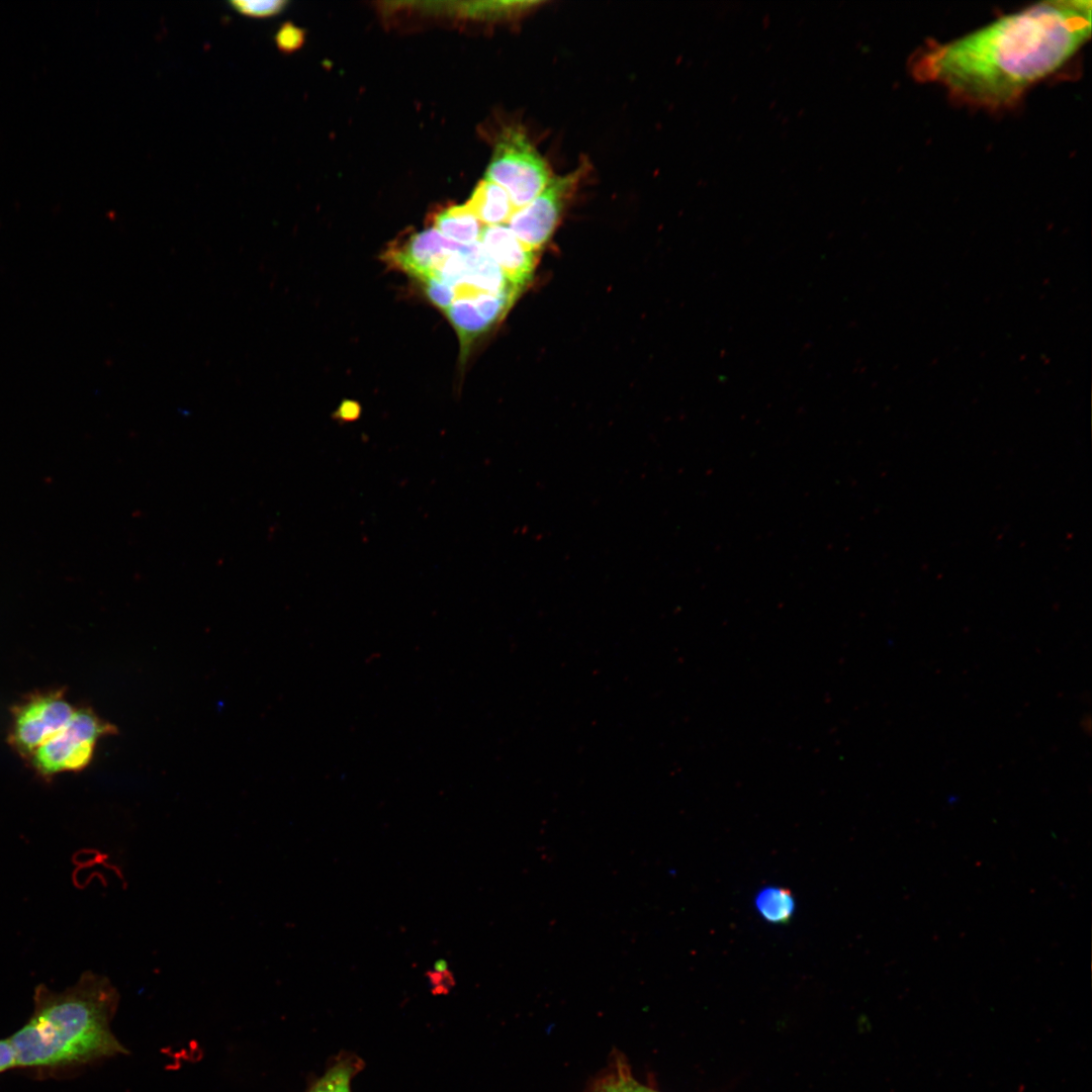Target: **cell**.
<instances>
[{
    "mask_svg": "<svg viewBox=\"0 0 1092 1092\" xmlns=\"http://www.w3.org/2000/svg\"><path fill=\"white\" fill-rule=\"evenodd\" d=\"M1091 9L1084 0L1040 2L929 48L916 60L915 75L971 104L1009 105L1084 44Z\"/></svg>",
    "mask_w": 1092,
    "mask_h": 1092,
    "instance_id": "6da1fadb",
    "label": "cell"
},
{
    "mask_svg": "<svg viewBox=\"0 0 1092 1092\" xmlns=\"http://www.w3.org/2000/svg\"><path fill=\"white\" fill-rule=\"evenodd\" d=\"M118 1001L108 978L91 971L62 992L37 985L31 1016L8 1038L17 1068L57 1074L125 1053L110 1030Z\"/></svg>",
    "mask_w": 1092,
    "mask_h": 1092,
    "instance_id": "7a4b0ae2",
    "label": "cell"
},
{
    "mask_svg": "<svg viewBox=\"0 0 1092 1092\" xmlns=\"http://www.w3.org/2000/svg\"><path fill=\"white\" fill-rule=\"evenodd\" d=\"M486 179L502 186L515 209H519L546 187L550 176L545 161L526 134L518 128H509L495 145Z\"/></svg>",
    "mask_w": 1092,
    "mask_h": 1092,
    "instance_id": "3957f363",
    "label": "cell"
},
{
    "mask_svg": "<svg viewBox=\"0 0 1092 1092\" xmlns=\"http://www.w3.org/2000/svg\"><path fill=\"white\" fill-rule=\"evenodd\" d=\"M116 728L93 712L76 711L68 725L44 741L34 752L33 762L43 776L87 766L97 740L115 733Z\"/></svg>",
    "mask_w": 1092,
    "mask_h": 1092,
    "instance_id": "277c9868",
    "label": "cell"
},
{
    "mask_svg": "<svg viewBox=\"0 0 1092 1092\" xmlns=\"http://www.w3.org/2000/svg\"><path fill=\"white\" fill-rule=\"evenodd\" d=\"M579 172L550 179L546 187L527 205L516 209L509 219L515 236L533 251L543 247L555 231L567 196Z\"/></svg>",
    "mask_w": 1092,
    "mask_h": 1092,
    "instance_id": "5b68a950",
    "label": "cell"
},
{
    "mask_svg": "<svg viewBox=\"0 0 1092 1092\" xmlns=\"http://www.w3.org/2000/svg\"><path fill=\"white\" fill-rule=\"evenodd\" d=\"M59 694L33 698L15 714L11 739L24 754L33 752L50 737L63 730L75 714Z\"/></svg>",
    "mask_w": 1092,
    "mask_h": 1092,
    "instance_id": "8992f818",
    "label": "cell"
},
{
    "mask_svg": "<svg viewBox=\"0 0 1092 1092\" xmlns=\"http://www.w3.org/2000/svg\"><path fill=\"white\" fill-rule=\"evenodd\" d=\"M457 244L445 238L436 229H426L412 234L407 239L391 244L382 258L388 266L419 278H428L441 260Z\"/></svg>",
    "mask_w": 1092,
    "mask_h": 1092,
    "instance_id": "52a82bcc",
    "label": "cell"
},
{
    "mask_svg": "<svg viewBox=\"0 0 1092 1092\" xmlns=\"http://www.w3.org/2000/svg\"><path fill=\"white\" fill-rule=\"evenodd\" d=\"M480 243L508 281L522 291L534 274L538 260L535 251L527 248L504 224L483 228Z\"/></svg>",
    "mask_w": 1092,
    "mask_h": 1092,
    "instance_id": "ba28073f",
    "label": "cell"
},
{
    "mask_svg": "<svg viewBox=\"0 0 1092 1092\" xmlns=\"http://www.w3.org/2000/svg\"><path fill=\"white\" fill-rule=\"evenodd\" d=\"M466 205L481 223L487 225L508 222L516 210L508 192L486 178L477 184Z\"/></svg>",
    "mask_w": 1092,
    "mask_h": 1092,
    "instance_id": "9c48e42d",
    "label": "cell"
},
{
    "mask_svg": "<svg viewBox=\"0 0 1092 1092\" xmlns=\"http://www.w3.org/2000/svg\"><path fill=\"white\" fill-rule=\"evenodd\" d=\"M434 224L445 238L463 245L478 242L483 229L466 203L438 212L434 217Z\"/></svg>",
    "mask_w": 1092,
    "mask_h": 1092,
    "instance_id": "30bf717a",
    "label": "cell"
},
{
    "mask_svg": "<svg viewBox=\"0 0 1092 1092\" xmlns=\"http://www.w3.org/2000/svg\"><path fill=\"white\" fill-rule=\"evenodd\" d=\"M453 325L461 346V356L465 358L472 343L491 326L479 313L472 299H456L445 310Z\"/></svg>",
    "mask_w": 1092,
    "mask_h": 1092,
    "instance_id": "8fae6325",
    "label": "cell"
},
{
    "mask_svg": "<svg viewBox=\"0 0 1092 1092\" xmlns=\"http://www.w3.org/2000/svg\"><path fill=\"white\" fill-rule=\"evenodd\" d=\"M754 904L762 918L777 924L788 923L795 911L792 892L782 887L761 889L755 896Z\"/></svg>",
    "mask_w": 1092,
    "mask_h": 1092,
    "instance_id": "7c38bea8",
    "label": "cell"
},
{
    "mask_svg": "<svg viewBox=\"0 0 1092 1092\" xmlns=\"http://www.w3.org/2000/svg\"><path fill=\"white\" fill-rule=\"evenodd\" d=\"M350 1061H341L333 1066L310 1089L309 1092H351L350 1081L354 1074Z\"/></svg>",
    "mask_w": 1092,
    "mask_h": 1092,
    "instance_id": "4fadbf2b",
    "label": "cell"
},
{
    "mask_svg": "<svg viewBox=\"0 0 1092 1092\" xmlns=\"http://www.w3.org/2000/svg\"><path fill=\"white\" fill-rule=\"evenodd\" d=\"M286 4L287 2L284 0H233L230 2V5L236 11L256 18L274 16L280 13Z\"/></svg>",
    "mask_w": 1092,
    "mask_h": 1092,
    "instance_id": "5bb4252c",
    "label": "cell"
},
{
    "mask_svg": "<svg viewBox=\"0 0 1092 1092\" xmlns=\"http://www.w3.org/2000/svg\"><path fill=\"white\" fill-rule=\"evenodd\" d=\"M303 41L304 31L290 22L283 23L275 34L276 46L284 53L298 50Z\"/></svg>",
    "mask_w": 1092,
    "mask_h": 1092,
    "instance_id": "9a60e30c",
    "label": "cell"
},
{
    "mask_svg": "<svg viewBox=\"0 0 1092 1092\" xmlns=\"http://www.w3.org/2000/svg\"><path fill=\"white\" fill-rule=\"evenodd\" d=\"M422 282L427 296L437 307L446 310L455 300L454 290L449 284L433 278Z\"/></svg>",
    "mask_w": 1092,
    "mask_h": 1092,
    "instance_id": "2e32d148",
    "label": "cell"
},
{
    "mask_svg": "<svg viewBox=\"0 0 1092 1092\" xmlns=\"http://www.w3.org/2000/svg\"><path fill=\"white\" fill-rule=\"evenodd\" d=\"M17 1068L16 1058L8 1038L0 1039V1074Z\"/></svg>",
    "mask_w": 1092,
    "mask_h": 1092,
    "instance_id": "e0dca14e",
    "label": "cell"
},
{
    "mask_svg": "<svg viewBox=\"0 0 1092 1092\" xmlns=\"http://www.w3.org/2000/svg\"><path fill=\"white\" fill-rule=\"evenodd\" d=\"M617 1079L621 1092H657L638 1084L632 1078L625 1075H620Z\"/></svg>",
    "mask_w": 1092,
    "mask_h": 1092,
    "instance_id": "ac0fdd59",
    "label": "cell"
},
{
    "mask_svg": "<svg viewBox=\"0 0 1092 1092\" xmlns=\"http://www.w3.org/2000/svg\"><path fill=\"white\" fill-rule=\"evenodd\" d=\"M357 407L358 406H357V404L355 402L348 401L346 403H343L342 406H341V410H340V415L344 419H348V420L352 419V418H355L356 415L358 414Z\"/></svg>",
    "mask_w": 1092,
    "mask_h": 1092,
    "instance_id": "d6986e66",
    "label": "cell"
},
{
    "mask_svg": "<svg viewBox=\"0 0 1092 1092\" xmlns=\"http://www.w3.org/2000/svg\"><path fill=\"white\" fill-rule=\"evenodd\" d=\"M596 1092H621L618 1079L608 1081L601 1085Z\"/></svg>",
    "mask_w": 1092,
    "mask_h": 1092,
    "instance_id": "ffe728a7",
    "label": "cell"
},
{
    "mask_svg": "<svg viewBox=\"0 0 1092 1092\" xmlns=\"http://www.w3.org/2000/svg\"><path fill=\"white\" fill-rule=\"evenodd\" d=\"M434 971L445 972L447 970V962L445 960H438L434 965Z\"/></svg>",
    "mask_w": 1092,
    "mask_h": 1092,
    "instance_id": "44dd1931",
    "label": "cell"
}]
</instances>
